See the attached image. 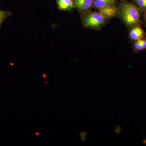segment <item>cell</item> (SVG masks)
<instances>
[{
	"mask_svg": "<svg viewBox=\"0 0 146 146\" xmlns=\"http://www.w3.org/2000/svg\"><path fill=\"white\" fill-rule=\"evenodd\" d=\"M119 7L120 17L127 27L131 28L141 25L143 11L134 3L123 1Z\"/></svg>",
	"mask_w": 146,
	"mask_h": 146,
	"instance_id": "cell-1",
	"label": "cell"
},
{
	"mask_svg": "<svg viewBox=\"0 0 146 146\" xmlns=\"http://www.w3.org/2000/svg\"><path fill=\"white\" fill-rule=\"evenodd\" d=\"M84 27L100 30L107 23L109 19L105 18L99 12L89 11L81 14Z\"/></svg>",
	"mask_w": 146,
	"mask_h": 146,
	"instance_id": "cell-2",
	"label": "cell"
},
{
	"mask_svg": "<svg viewBox=\"0 0 146 146\" xmlns=\"http://www.w3.org/2000/svg\"><path fill=\"white\" fill-rule=\"evenodd\" d=\"M75 8L79 13H86L93 7L95 0H74Z\"/></svg>",
	"mask_w": 146,
	"mask_h": 146,
	"instance_id": "cell-3",
	"label": "cell"
},
{
	"mask_svg": "<svg viewBox=\"0 0 146 146\" xmlns=\"http://www.w3.org/2000/svg\"><path fill=\"white\" fill-rule=\"evenodd\" d=\"M129 36L131 40L136 41L139 40L146 36V33L139 25L131 28Z\"/></svg>",
	"mask_w": 146,
	"mask_h": 146,
	"instance_id": "cell-4",
	"label": "cell"
},
{
	"mask_svg": "<svg viewBox=\"0 0 146 146\" xmlns=\"http://www.w3.org/2000/svg\"><path fill=\"white\" fill-rule=\"evenodd\" d=\"M101 14L105 18L109 19L114 18L119 13V9L116 5L106 7L99 9Z\"/></svg>",
	"mask_w": 146,
	"mask_h": 146,
	"instance_id": "cell-5",
	"label": "cell"
},
{
	"mask_svg": "<svg viewBox=\"0 0 146 146\" xmlns=\"http://www.w3.org/2000/svg\"><path fill=\"white\" fill-rule=\"evenodd\" d=\"M56 2L59 10L72 11L75 8L74 0H56Z\"/></svg>",
	"mask_w": 146,
	"mask_h": 146,
	"instance_id": "cell-6",
	"label": "cell"
},
{
	"mask_svg": "<svg viewBox=\"0 0 146 146\" xmlns=\"http://www.w3.org/2000/svg\"><path fill=\"white\" fill-rule=\"evenodd\" d=\"M115 4V0H95L93 7L99 10L106 7L116 5Z\"/></svg>",
	"mask_w": 146,
	"mask_h": 146,
	"instance_id": "cell-7",
	"label": "cell"
},
{
	"mask_svg": "<svg viewBox=\"0 0 146 146\" xmlns=\"http://www.w3.org/2000/svg\"><path fill=\"white\" fill-rule=\"evenodd\" d=\"M12 13L10 11H6L0 9V29L4 21L9 17L11 16Z\"/></svg>",
	"mask_w": 146,
	"mask_h": 146,
	"instance_id": "cell-8",
	"label": "cell"
},
{
	"mask_svg": "<svg viewBox=\"0 0 146 146\" xmlns=\"http://www.w3.org/2000/svg\"><path fill=\"white\" fill-rule=\"evenodd\" d=\"M133 50L135 52L137 53L144 50L141 44V39L133 41Z\"/></svg>",
	"mask_w": 146,
	"mask_h": 146,
	"instance_id": "cell-9",
	"label": "cell"
},
{
	"mask_svg": "<svg viewBox=\"0 0 146 146\" xmlns=\"http://www.w3.org/2000/svg\"><path fill=\"white\" fill-rule=\"evenodd\" d=\"M138 7L141 9L143 13L146 11V0H131Z\"/></svg>",
	"mask_w": 146,
	"mask_h": 146,
	"instance_id": "cell-10",
	"label": "cell"
},
{
	"mask_svg": "<svg viewBox=\"0 0 146 146\" xmlns=\"http://www.w3.org/2000/svg\"><path fill=\"white\" fill-rule=\"evenodd\" d=\"M141 41L144 50H146V36L141 39Z\"/></svg>",
	"mask_w": 146,
	"mask_h": 146,
	"instance_id": "cell-11",
	"label": "cell"
},
{
	"mask_svg": "<svg viewBox=\"0 0 146 146\" xmlns=\"http://www.w3.org/2000/svg\"><path fill=\"white\" fill-rule=\"evenodd\" d=\"M144 22H145V25L146 26V11L144 12Z\"/></svg>",
	"mask_w": 146,
	"mask_h": 146,
	"instance_id": "cell-12",
	"label": "cell"
},
{
	"mask_svg": "<svg viewBox=\"0 0 146 146\" xmlns=\"http://www.w3.org/2000/svg\"><path fill=\"white\" fill-rule=\"evenodd\" d=\"M34 133L35 135H36V136H39V134H40V132L38 131H35V132H34Z\"/></svg>",
	"mask_w": 146,
	"mask_h": 146,
	"instance_id": "cell-13",
	"label": "cell"
},
{
	"mask_svg": "<svg viewBox=\"0 0 146 146\" xmlns=\"http://www.w3.org/2000/svg\"><path fill=\"white\" fill-rule=\"evenodd\" d=\"M143 143L144 144H145V145H146V138H145V140H144Z\"/></svg>",
	"mask_w": 146,
	"mask_h": 146,
	"instance_id": "cell-14",
	"label": "cell"
},
{
	"mask_svg": "<svg viewBox=\"0 0 146 146\" xmlns=\"http://www.w3.org/2000/svg\"><path fill=\"white\" fill-rule=\"evenodd\" d=\"M45 83L46 84L47 83V82H45Z\"/></svg>",
	"mask_w": 146,
	"mask_h": 146,
	"instance_id": "cell-15",
	"label": "cell"
}]
</instances>
